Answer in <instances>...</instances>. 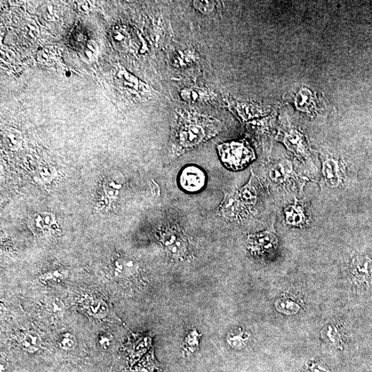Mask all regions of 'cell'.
I'll return each mask as SVG.
<instances>
[{
    "label": "cell",
    "mask_w": 372,
    "mask_h": 372,
    "mask_svg": "<svg viewBox=\"0 0 372 372\" xmlns=\"http://www.w3.org/2000/svg\"><path fill=\"white\" fill-rule=\"evenodd\" d=\"M210 121L186 120L179 124L175 132V153L190 150L218 133L219 126Z\"/></svg>",
    "instance_id": "7a4b0ae2"
},
{
    "label": "cell",
    "mask_w": 372,
    "mask_h": 372,
    "mask_svg": "<svg viewBox=\"0 0 372 372\" xmlns=\"http://www.w3.org/2000/svg\"><path fill=\"white\" fill-rule=\"evenodd\" d=\"M193 5L194 8L203 13L204 15H209L213 12L214 9V6H215V3L213 1H206V0H203V1H194Z\"/></svg>",
    "instance_id": "d4e9b609"
},
{
    "label": "cell",
    "mask_w": 372,
    "mask_h": 372,
    "mask_svg": "<svg viewBox=\"0 0 372 372\" xmlns=\"http://www.w3.org/2000/svg\"><path fill=\"white\" fill-rule=\"evenodd\" d=\"M4 144L11 150L19 149L22 143L21 132L15 128H8L4 133Z\"/></svg>",
    "instance_id": "e0dca14e"
},
{
    "label": "cell",
    "mask_w": 372,
    "mask_h": 372,
    "mask_svg": "<svg viewBox=\"0 0 372 372\" xmlns=\"http://www.w3.org/2000/svg\"><path fill=\"white\" fill-rule=\"evenodd\" d=\"M121 188H122V185L119 183L114 182V181H111V182L107 181L103 185L105 196L108 198L109 200L117 198Z\"/></svg>",
    "instance_id": "cb8c5ba5"
},
{
    "label": "cell",
    "mask_w": 372,
    "mask_h": 372,
    "mask_svg": "<svg viewBox=\"0 0 372 372\" xmlns=\"http://www.w3.org/2000/svg\"><path fill=\"white\" fill-rule=\"evenodd\" d=\"M284 142L287 145L288 148L291 151L296 153V155L301 157H305L306 159L308 157L306 148L303 144L302 137L299 132L296 131H291L290 133L288 134L284 139Z\"/></svg>",
    "instance_id": "4fadbf2b"
},
{
    "label": "cell",
    "mask_w": 372,
    "mask_h": 372,
    "mask_svg": "<svg viewBox=\"0 0 372 372\" xmlns=\"http://www.w3.org/2000/svg\"><path fill=\"white\" fill-rule=\"evenodd\" d=\"M18 341L20 347L26 352L35 353L41 348V338L39 333L33 330L20 333Z\"/></svg>",
    "instance_id": "7c38bea8"
},
{
    "label": "cell",
    "mask_w": 372,
    "mask_h": 372,
    "mask_svg": "<svg viewBox=\"0 0 372 372\" xmlns=\"http://www.w3.org/2000/svg\"><path fill=\"white\" fill-rule=\"evenodd\" d=\"M269 178L273 182L279 185H286L296 179V174L292 165L288 161L277 162L273 164L269 170Z\"/></svg>",
    "instance_id": "9c48e42d"
},
{
    "label": "cell",
    "mask_w": 372,
    "mask_h": 372,
    "mask_svg": "<svg viewBox=\"0 0 372 372\" xmlns=\"http://www.w3.org/2000/svg\"><path fill=\"white\" fill-rule=\"evenodd\" d=\"M57 343L62 350L70 351L75 350L78 346V339L73 333L64 332L59 336Z\"/></svg>",
    "instance_id": "ac0fdd59"
},
{
    "label": "cell",
    "mask_w": 372,
    "mask_h": 372,
    "mask_svg": "<svg viewBox=\"0 0 372 372\" xmlns=\"http://www.w3.org/2000/svg\"><path fill=\"white\" fill-rule=\"evenodd\" d=\"M117 77L124 86L128 87V88L136 90H140L142 82L137 77L134 76L132 74L127 71L124 67H120L118 71H117Z\"/></svg>",
    "instance_id": "2e32d148"
},
{
    "label": "cell",
    "mask_w": 372,
    "mask_h": 372,
    "mask_svg": "<svg viewBox=\"0 0 372 372\" xmlns=\"http://www.w3.org/2000/svg\"><path fill=\"white\" fill-rule=\"evenodd\" d=\"M218 155L229 170H244L256 159L255 153L245 140L231 141L217 145Z\"/></svg>",
    "instance_id": "3957f363"
},
{
    "label": "cell",
    "mask_w": 372,
    "mask_h": 372,
    "mask_svg": "<svg viewBox=\"0 0 372 372\" xmlns=\"http://www.w3.org/2000/svg\"><path fill=\"white\" fill-rule=\"evenodd\" d=\"M26 28L27 29L28 35L31 38H37L39 34V30H38L37 23L33 20L28 21L26 23Z\"/></svg>",
    "instance_id": "4316f807"
},
{
    "label": "cell",
    "mask_w": 372,
    "mask_h": 372,
    "mask_svg": "<svg viewBox=\"0 0 372 372\" xmlns=\"http://www.w3.org/2000/svg\"><path fill=\"white\" fill-rule=\"evenodd\" d=\"M67 276L66 270L63 268L55 267L46 271L41 276V279L47 282H60Z\"/></svg>",
    "instance_id": "ffe728a7"
},
{
    "label": "cell",
    "mask_w": 372,
    "mask_h": 372,
    "mask_svg": "<svg viewBox=\"0 0 372 372\" xmlns=\"http://www.w3.org/2000/svg\"><path fill=\"white\" fill-rule=\"evenodd\" d=\"M162 242L170 257L179 259L185 257L187 251V242L177 229H165L162 234Z\"/></svg>",
    "instance_id": "8992f818"
},
{
    "label": "cell",
    "mask_w": 372,
    "mask_h": 372,
    "mask_svg": "<svg viewBox=\"0 0 372 372\" xmlns=\"http://www.w3.org/2000/svg\"><path fill=\"white\" fill-rule=\"evenodd\" d=\"M284 216L288 225L301 228L308 226V216L306 209L296 199L294 204L285 208Z\"/></svg>",
    "instance_id": "30bf717a"
},
{
    "label": "cell",
    "mask_w": 372,
    "mask_h": 372,
    "mask_svg": "<svg viewBox=\"0 0 372 372\" xmlns=\"http://www.w3.org/2000/svg\"><path fill=\"white\" fill-rule=\"evenodd\" d=\"M183 100L186 102H193L197 101L199 95L195 90L191 89H184L181 93Z\"/></svg>",
    "instance_id": "484cf974"
},
{
    "label": "cell",
    "mask_w": 372,
    "mask_h": 372,
    "mask_svg": "<svg viewBox=\"0 0 372 372\" xmlns=\"http://www.w3.org/2000/svg\"><path fill=\"white\" fill-rule=\"evenodd\" d=\"M138 271L137 261L128 256L117 258L113 263V273L117 277H130Z\"/></svg>",
    "instance_id": "8fae6325"
},
{
    "label": "cell",
    "mask_w": 372,
    "mask_h": 372,
    "mask_svg": "<svg viewBox=\"0 0 372 372\" xmlns=\"http://www.w3.org/2000/svg\"><path fill=\"white\" fill-rule=\"evenodd\" d=\"M114 338L113 335L108 332H102L97 337V345L103 351H108L113 348Z\"/></svg>",
    "instance_id": "603a6c76"
},
{
    "label": "cell",
    "mask_w": 372,
    "mask_h": 372,
    "mask_svg": "<svg viewBox=\"0 0 372 372\" xmlns=\"http://www.w3.org/2000/svg\"><path fill=\"white\" fill-rule=\"evenodd\" d=\"M178 182L180 187L186 192L197 193L205 187L206 175L201 167L188 165L181 171Z\"/></svg>",
    "instance_id": "277c9868"
},
{
    "label": "cell",
    "mask_w": 372,
    "mask_h": 372,
    "mask_svg": "<svg viewBox=\"0 0 372 372\" xmlns=\"http://www.w3.org/2000/svg\"><path fill=\"white\" fill-rule=\"evenodd\" d=\"M88 312L96 318H103L108 314V306L103 300L97 299L88 301L86 306Z\"/></svg>",
    "instance_id": "9a60e30c"
},
{
    "label": "cell",
    "mask_w": 372,
    "mask_h": 372,
    "mask_svg": "<svg viewBox=\"0 0 372 372\" xmlns=\"http://www.w3.org/2000/svg\"><path fill=\"white\" fill-rule=\"evenodd\" d=\"M278 239L274 233L269 231L249 234L247 239L248 249L255 255H263L275 249Z\"/></svg>",
    "instance_id": "52a82bcc"
},
{
    "label": "cell",
    "mask_w": 372,
    "mask_h": 372,
    "mask_svg": "<svg viewBox=\"0 0 372 372\" xmlns=\"http://www.w3.org/2000/svg\"><path fill=\"white\" fill-rule=\"evenodd\" d=\"M79 8H80V11L87 13L90 11L89 4L87 1L80 2V4H79Z\"/></svg>",
    "instance_id": "f546056e"
},
{
    "label": "cell",
    "mask_w": 372,
    "mask_h": 372,
    "mask_svg": "<svg viewBox=\"0 0 372 372\" xmlns=\"http://www.w3.org/2000/svg\"><path fill=\"white\" fill-rule=\"evenodd\" d=\"M322 172L327 184L331 187H339L343 184L344 170L336 159L331 157L323 159Z\"/></svg>",
    "instance_id": "ba28073f"
},
{
    "label": "cell",
    "mask_w": 372,
    "mask_h": 372,
    "mask_svg": "<svg viewBox=\"0 0 372 372\" xmlns=\"http://www.w3.org/2000/svg\"><path fill=\"white\" fill-rule=\"evenodd\" d=\"M111 38L113 46L117 51H125L130 46V35L123 28H114L112 31Z\"/></svg>",
    "instance_id": "5bb4252c"
},
{
    "label": "cell",
    "mask_w": 372,
    "mask_h": 372,
    "mask_svg": "<svg viewBox=\"0 0 372 372\" xmlns=\"http://www.w3.org/2000/svg\"><path fill=\"white\" fill-rule=\"evenodd\" d=\"M53 56V51H51L49 48H42L38 53V60L41 62H46Z\"/></svg>",
    "instance_id": "83f0119b"
},
{
    "label": "cell",
    "mask_w": 372,
    "mask_h": 372,
    "mask_svg": "<svg viewBox=\"0 0 372 372\" xmlns=\"http://www.w3.org/2000/svg\"><path fill=\"white\" fill-rule=\"evenodd\" d=\"M52 308H53V311L55 313H59L62 311L63 307L62 306V302H60L59 300H57V301L52 302Z\"/></svg>",
    "instance_id": "f1b7e54d"
},
{
    "label": "cell",
    "mask_w": 372,
    "mask_h": 372,
    "mask_svg": "<svg viewBox=\"0 0 372 372\" xmlns=\"http://www.w3.org/2000/svg\"><path fill=\"white\" fill-rule=\"evenodd\" d=\"M260 182L252 172L249 182L244 187L225 193L219 206L221 216L229 221L239 220L252 213L259 200Z\"/></svg>",
    "instance_id": "6da1fadb"
},
{
    "label": "cell",
    "mask_w": 372,
    "mask_h": 372,
    "mask_svg": "<svg viewBox=\"0 0 372 372\" xmlns=\"http://www.w3.org/2000/svg\"><path fill=\"white\" fill-rule=\"evenodd\" d=\"M28 226L31 232L37 237H46L58 234V221L51 212H39L32 215L28 221Z\"/></svg>",
    "instance_id": "5b68a950"
},
{
    "label": "cell",
    "mask_w": 372,
    "mask_h": 372,
    "mask_svg": "<svg viewBox=\"0 0 372 372\" xmlns=\"http://www.w3.org/2000/svg\"><path fill=\"white\" fill-rule=\"evenodd\" d=\"M100 54V48L95 40H90L85 43L84 49L83 51V57L86 62H95L97 61Z\"/></svg>",
    "instance_id": "d6986e66"
},
{
    "label": "cell",
    "mask_w": 372,
    "mask_h": 372,
    "mask_svg": "<svg viewBox=\"0 0 372 372\" xmlns=\"http://www.w3.org/2000/svg\"><path fill=\"white\" fill-rule=\"evenodd\" d=\"M276 308L280 312L286 314H294L299 311L300 307L289 300H279L276 303Z\"/></svg>",
    "instance_id": "44dd1931"
},
{
    "label": "cell",
    "mask_w": 372,
    "mask_h": 372,
    "mask_svg": "<svg viewBox=\"0 0 372 372\" xmlns=\"http://www.w3.org/2000/svg\"><path fill=\"white\" fill-rule=\"evenodd\" d=\"M40 15L47 21H55L59 19L56 6L51 3L43 4L40 8Z\"/></svg>",
    "instance_id": "7402d4cb"
}]
</instances>
